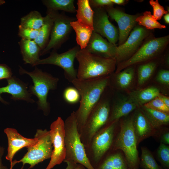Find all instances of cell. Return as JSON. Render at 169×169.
<instances>
[{
    "label": "cell",
    "instance_id": "obj_1",
    "mask_svg": "<svg viewBox=\"0 0 169 169\" xmlns=\"http://www.w3.org/2000/svg\"><path fill=\"white\" fill-rule=\"evenodd\" d=\"M109 75L81 79L76 78L71 83L80 95V105L75 111L77 128L80 133L90 113L98 103L110 82Z\"/></svg>",
    "mask_w": 169,
    "mask_h": 169
},
{
    "label": "cell",
    "instance_id": "obj_2",
    "mask_svg": "<svg viewBox=\"0 0 169 169\" xmlns=\"http://www.w3.org/2000/svg\"><path fill=\"white\" fill-rule=\"evenodd\" d=\"M76 59L79 63L77 78L81 79L109 75L115 69V59L102 57L91 54L85 49H80Z\"/></svg>",
    "mask_w": 169,
    "mask_h": 169
},
{
    "label": "cell",
    "instance_id": "obj_3",
    "mask_svg": "<svg viewBox=\"0 0 169 169\" xmlns=\"http://www.w3.org/2000/svg\"><path fill=\"white\" fill-rule=\"evenodd\" d=\"M64 123L66 156L63 162L79 164L87 169H95L87 156L84 146L81 140L75 111L67 117Z\"/></svg>",
    "mask_w": 169,
    "mask_h": 169
},
{
    "label": "cell",
    "instance_id": "obj_4",
    "mask_svg": "<svg viewBox=\"0 0 169 169\" xmlns=\"http://www.w3.org/2000/svg\"><path fill=\"white\" fill-rule=\"evenodd\" d=\"M117 132L112 151L120 150L125 156L129 169H138L140 158L132 117L122 120Z\"/></svg>",
    "mask_w": 169,
    "mask_h": 169
},
{
    "label": "cell",
    "instance_id": "obj_5",
    "mask_svg": "<svg viewBox=\"0 0 169 169\" xmlns=\"http://www.w3.org/2000/svg\"><path fill=\"white\" fill-rule=\"evenodd\" d=\"M118 121L108 122L95 133L89 144L84 147L87 156L94 169L112 151L117 131Z\"/></svg>",
    "mask_w": 169,
    "mask_h": 169
},
{
    "label": "cell",
    "instance_id": "obj_6",
    "mask_svg": "<svg viewBox=\"0 0 169 169\" xmlns=\"http://www.w3.org/2000/svg\"><path fill=\"white\" fill-rule=\"evenodd\" d=\"M19 73L27 74L32 79L33 85L29 87V92L38 98L39 108L48 115L50 111V105L47 100L48 93L50 90L56 89L59 79L36 67L33 71L28 72L20 66Z\"/></svg>",
    "mask_w": 169,
    "mask_h": 169
},
{
    "label": "cell",
    "instance_id": "obj_7",
    "mask_svg": "<svg viewBox=\"0 0 169 169\" xmlns=\"http://www.w3.org/2000/svg\"><path fill=\"white\" fill-rule=\"evenodd\" d=\"M110 111L109 101L100 98L89 114L80 133L84 147L89 144L95 133L108 122Z\"/></svg>",
    "mask_w": 169,
    "mask_h": 169
},
{
    "label": "cell",
    "instance_id": "obj_8",
    "mask_svg": "<svg viewBox=\"0 0 169 169\" xmlns=\"http://www.w3.org/2000/svg\"><path fill=\"white\" fill-rule=\"evenodd\" d=\"M34 137L38 138V142L27 147V152L21 159L12 162L14 165L21 162L23 166L26 164H29V168H31L38 163L51 158L53 147L49 131L46 129H38Z\"/></svg>",
    "mask_w": 169,
    "mask_h": 169
},
{
    "label": "cell",
    "instance_id": "obj_9",
    "mask_svg": "<svg viewBox=\"0 0 169 169\" xmlns=\"http://www.w3.org/2000/svg\"><path fill=\"white\" fill-rule=\"evenodd\" d=\"M168 35L153 38L144 43L127 60L118 64L115 74L132 65L151 59L162 51L168 44Z\"/></svg>",
    "mask_w": 169,
    "mask_h": 169
},
{
    "label": "cell",
    "instance_id": "obj_10",
    "mask_svg": "<svg viewBox=\"0 0 169 169\" xmlns=\"http://www.w3.org/2000/svg\"><path fill=\"white\" fill-rule=\"evenodd\" d=\"M53 11L54 22L49 39L46 47L41 52L40 55L46 54L52 49L55 50L59 49L71 33L72 28L70 23L76 20L75 18Z\"/></svg>",
    "mask_w": 169,
    "mask_h": 169
},
{
    "label": "cell",
    "instance_id": "obj_11",
    "mask_svg": "<svg viewBox=\"0 0 169 169\" xmlns=\"http://www.w3.org/2000/svg\"><path fill=\"white\" fill-rule=\"evenodd\" d=\"M53 149L50 160L45 169H51L64 161L66 156L64 121L60 117L53 122L49 131Z\"/></svg>",
    "mask_w": 169,
    "mask_h": 169
},
{
    "label": "cell",
    "instance_id": "obj_12",
    "mask_svg": "<svg viewBox=\"0 0 169 169\" xmlns=\"http://www.w3.org/2000/svg\"><path fill=\"white\" fill-rule=\"evenodd\" d=\"M80 49L79 46H75L61 54H59L53 50L49 57L40 59L35 66L44 64L58 66L64 70L65 78L71 82L73 80L77 78V72L74 68V61L76 54Z\"/></svg>",
    "mask_w": 169,
    "mask_h": 169
},
{
    "label": "cell",
    "instance_id": "obj_13",
    "mask_svg": "<svg viewBox=\"0 0 169 169\" xmlns=\"http://www.w3.org/2000/svg\"><path fill=\"white\" fill-rule=\"evenodd\" d=\"M149 34L148 30L141 26L135 27L126 41L117 47L116 63L125 61L137 50L144 40Z\"/></svg>",
    "mask_w": 169,
    "mask_h": 169
},
{
    "label": "cell",
    "instance_id": "obj_14",
    "mask_svg": "<svg viewBox=\"0 0 169 169\" xmlns=\"http://www.w3.org/2000/svg\"><path fill=\"white\" fill-rule=\"evenodd\" d=\"M93 10V32L105 37L109 42L115 45L119 40V31L109 20L106 10L103 8Z\"/></svg>",
    "mask_w": 169,
    "mask_h": 169
},
{
    "label": "cell",
    "instance_id": "obj_15",
    "mask_svg": "<svg viewBox=\"0 0 169 169\" xmlns=\"http://www.w3.org/2000/svg\"><path fill=\"white\" fill-rule=\"evenodd\" d=\"M105 9L109 16L117 23L119 28V45L126 40L136 22L137 15L127 14L112 7H105Z\"/></svg>",
    "mask_w": 169,
    "mask_h": 169
},
{
    "label": "cell",
    "instance_id": "obj_16",
    "mask_svg": "<svg viewBox=\"0 0 169 169\" xmlns=\"http://www.w3.org/2000/svg\"><path fill=\"white\" fill-rule=\"evenodd\" d=\"M8 140V153L6 156L7 160L12 163L15 154L19 150L25 147H28L36 144L37 138H28L23 137L13 128H7L4 130Z\"/></svg>",
    "mask_w": 169,
    "mask_h": 169
},
{
    "label": "cell",
    "instance_id": "obj_17",
    "mask_svg": "<svg viewBox=\"0 0 169 169\" xmlns=\"http://www.w3.org/2000/svg\"><path fill=\"white\" fill-rule=\"evenodd\" d=\"M117 47L116 45L109 42L100 34L93 32L85 49L93 54L105 58L115 59Z\"/></svg>",
    "mask_w": 169,
    "mask_h": 169
},
{
    "label": "cell",
    "instance_id": "obj_18",
    "mask_svg": "<svg viewBox=\"0 0 169 169\" xmlns=\"http://www.w3.org/2000/svg\"><path fill=\"white\" fill-rule=\"evenodd\" d=\"M8 85L0 87V101L4 103L7 102L1 97L2 93H8L12 95L11 99L14 100H23L28 102H33L34 101L30 98L31 94L27 90L26 84L15 77L7 79Z\"/></svg>",
    "mask_w": 169,
    "mask_h": 169
},
{
    "label": "cell",
    "instance_id": "obj_19",
    "mask_svg": "<svg viewBox=\"0 0 169 169\" xmlns=\"http://www.w3.org/2000/svg\"><path fill=\"white\" fill-rule=\"evenodd\" d=\"M132 119L138 145L145 139L156 135L158 130L153 126L141 110L135 113Z\"/></svg>",
    "mask_w": 169,
    "mask_h": 169
},
{
    "label": "cell",
    "instance_id": "obj_20",
    "mask_svg": "<svg viewBox=\"0 0 169 169\" xmlns=\"http://www.w3.org/2000/svg\"><path fill=\"white\" fill-rule=\"evenodd\" d=\"M18 44L24 63L35 66L40 60L41 50L40 47L34 40L21 39Z\"/></svg>",
    "mask_w": 169,
    "mask_h": 169
},
{
    "label": "cell",
    "instance_id": "obj_21",
    "mask_svg": "<svg viewBox=\"0 0 169 169\" xmlns=\"http://www.w3.org/2000/svg\"><path fill=\"white\" fill-rule=\"evenodd\" d=\"M95 169H129L123 153L120 150L111 151Z\"/></svg>",
    "mask_w": 169,
    "mask_h": 169
},
{
    "label": "cell",
    "instance_id": "obj_22",
    "mask_svg": "<svg viewBox=\"0 0 169 169\" xmlns=\"http://www.w3.org/2000/svg\"><path fill=\"white\" fill-rule=\"evenodd\" d=\"M138 106L136 102L130 97L118 102L114 105L110 111L108 122L118 120L128 115Z\"/></svg>",
    "mask_w": 169,
    "mask_h": 169
},
{
    "label": "cell",
    "instance_id": "obj_23",
    "mask_svg": "<svg viewBox=\"0 0 169 169\" xmlns=\"http://www.w3.org/2000/svg\"><path fill=\"white\" fill-rule=\"evenodd\" d=\"M53 22V11L47 10L46 15L44 17L43 24L39 30L38 36L34 40L40 47L41 51L49 41Z\"/></svg>",
    "mask_w": 169,
    "mask_h": 169
},
{
    "label": "cell",
    "instance_id": "obj_24",
    "mask_svg": "<svg viewBox=\"0 0 169 169\" xmlns=\"http://www.w3.org/2000/svg\"><path fill=\"white\" fill-rule=\"evenodd\" d=\"M141 106V110L153 126L160 130L169 123V115L161 111Z\"/></svg>",
    "mask_w": 169,
    "mask_h": 169
},
{
    "label": "cell",
    "instance_id": "obj_25",
    "mask_svg": "<svg viewBox=\"0 0 169 169\" xmlns=\"http://www.w3.org/2000/svg\"><path fill=\"white\" fill-rule=\"evenodd\" d=\"M70 25L75 31L76 42L80 49H85L93 33V28L84 25L77 20L71 22Z\"/></svg>",
    "mask_w": 169,
    "mask_h": 169
},
{
    "label": "cell",
    "instance_id": "obj_26",
    "mask_svg": "<svg viewBox=\"0 0 169 169\" xmlns=\"http://www.w3.org/2000/svg\"><path fill=\"white\" fill-rule=\"evenodd\" d=\"M77 4V20L84 25L93 28L94 11L90 4L89 0H78Z\"/></svg>",
    "mask_w": 169,
    "mask_h": 169
},
{
    "label": "cell",
    "instance_id": "obj_27",
    "mask_svg": "<svg viewBox=\"0 0 169 169\" xmlns=\"http://www.w3.org/2000/svg\"><path fill=\"white\" fill-rule=\"evenodd\" d=\"M160 94L157 88L151 86L133 92L130 94V97L136 102L138 106H141L158 97Z\"/></svg>",
    "mask_w": 169,
    "mask_h": 169
},
{
    "label": "cell",
    "instance_id": "obj_28",
    "mask_svg": "<svg viewBox=\"0 0 169 169\" xmlns=\"http://www.w3.org/2000/svg\"><path fill=\"white\" fill-rule=\"evenodd\" d=\"M44 17L38 11H31L20 19L19 26L22 27L33 29H39L42 26Z\"/></svg>",
    "mask_w": 169,
    "mask_h": 169
},
{
    "label": "cell",
    "instance_id": "obj_29",
    "mask_svg": "<svg viewBox=\"0 0 169 169\" xmlns=\"http://www.w3.org/2000/svg\"><path fill=\"white\" fill-rule=\"evenodd\" d=\"M42 2L48 10H61L70 13L76 11L74 0H44Z\"/></svg>",
    "mask_w": 169,
    "mask_h": 169
},
{
    "label": "cell",
    "instance_id": "obj_30",
    "mask_svg": "<svg viewBox=\"0 0 169 169\" xmlns=\"http://www.w3.org/2000/svg\"><path fill=\"white\" fill-rule=\"evenodd\" d=\"M139 166L142 169H163L158 165L151 151L145 147H141Z\"/></svg>",
    "mask_w": 169,
    "mask_h": 169
},
{
    "label": "cell",
    "instance_id": "obj_31",
    "mask_svg": "<svg viewBox=\"0 0 169 169\" xmlns=\"http://www.w3.org/2000/svg\"><path fill=\"white\" fill-rule=\"evenodd\" d=\"M136 21L139 25L143 26L147 30L166 28L165 25L161 24L156 20L150 11H146L144 13L143 15L138 16Z\"/></svg>",
    "mask_w": 169,
    "mask_h": 169
},
{
    "label": "cell",
    "instance_id": "obj_32",
    "mask_svg": "<svg viewBox=\"0 0 169 169\" xmlns=\"http://www.w3.org/2000/svg\"><path fill=\"white\" fill-rule=\"evenodd\" d=\"M115 74V80L118 85L122 89H126L130 86L133 80L134 69L130 66Z\"/></svg>",
    "mask_w": 169,
    "mask_h": 169
},
{
    "label": "cell",
    "instance_id": "obj_33",
    "mask_svg": "<svg viewBox=\"0 0 169 169\" xmlns=\"http://www.w3.org/2000/svg\"><path fill=\"white\" fill-rule=\"evenodd\" d=\"M155 62H150L140 65L138 70V83L140 86L144 84L151 77L156 67Z\"/></svg>",
    "mask_w": 169,
    "mask_h": 169
},
{
    "label": "cell",
    "instance_id": "obj_34",
    "mask_svg": "<svg viewBox=\"0 0 169 169\" xmlns=\"http://www.w3.org/2000/svg\"><path fill=\"white\" fill-rule=\"evenodd\" d=\"M157 157L164 169H169V146L160 143L156 151Z\"/></svg>",
    "mask_w": 169,
    "mask_h": 169
},
{
    "label": "cell",
    "instance_id": "obj_35",
    "mask_svg": "<svg viewBox=\"0 0 169 169\" xmlns=\"http://www.w3.org/2000/svg\"><path fill=\"white\" fill-rule=\"evenodd\" d=\"M63 96L65 101L70 104H76L79 101L80 99L79 91L74 87H69L65 89Z\"/></svg>",
    "mask_w": 169,
    "mask_h": 169
},
{
    "label": "cell",
    "instance_id": "obj_36",
    "mask_svg": "<svg viewBox=\"0 0 169 169\" xmlns=\"http://www.w3.org/2000/svg\"><path fill=\"white\" fill-rule=\"evenodd\" d=\"M145 107L169 114V107L158 97L143 105Z\"/></svg>",
    "mask_w": 169,
    "mask_h": 169
},
{
    "label": "cell",
    "instance_id": "obj_37",
    "mask_svg": "<svg viewBox=\"0 0 169 169\" xmlns=\"http://www.w3.org/2000/svg\"><path fill=\"white\" fill-rule=\"evenodd\" d=\"M18 34L21 39L34 40L38 35L39 30L33 29L18 26Z\"/></svg>",
    "mask_w": 169,
    "mask_h": 169
},
{
    "label": "cell",
    "instance_id": "obj_38",
    "mask_svg": "<svg viewBox=\"0 0 169 169\" xmlns=\"http://www.w3.org/2000/svg\"><path fill=\"white\" fill-rule=\"evenodd\" d=\"M149 3L153 8L152 15L156 20L161 19L163 15L168 13L167 11L165 10L164 7L160 5L158 0H151Z\"/></svg>",
    "mask_w": 169,
    "mask_h": 169
},
{
    "label": "cell",
    "instance_id": "obj_39",
    "mask_svg": "<svg viewBox=\"0 0 169 169\" xmlns=\"http://www.w3.org/2000/svg\"><path fill=\"white\" fill-rule=\"evenodd\" d=\"M90 4L94 8L103 7H112L114 4L111 0H90Z\"/></svg>",
    "mask_w": 169,
    "mask_h": 169
},
{
    "label": "cell",
    "instance_id": "obj_40",
    "mask_svg": "<svg viewBox=\"0 0 169 169\" xmlns=\"http://www.w3.org/2000/svg\"><path fill=\"white\" fill-rule=\"evenodd\" d=\"M157 80L160 83L168 85L169 84V71L167 70H160L156 76Z\"/></svg>",
    "mask_w": 169,
    "mask_h": 169
},
{
    "label": "cell",
    "instance_id": "obj_41",
    "mask_svg": "<svg viewBox=\"0 0 169 169\" xmlns=\"http://www.w3.org/2000/svg\"><path fill=\"white\" fill-rule=\"evenodd\" d=\"M12 74L11 69L8 65L0 64V80L9 79L12 77Z\"/></svg>",
    "mask_w": 169,
    "mask_h": 169
},
{
    "label": "cell",
    "instance_id": "obj_42",
    "mask_svg": "<svg viewBox=\"0 0 169 169\" xmlns=\"http://www.w3.org/2000/svg\"><path fill=\"white\" fill-rule=\"evenodd\" d=\"M161 132L160 134V143L169 145V129L160 130Z\"/></svg>",
    "mask_w": 169,
    "mask_h": 169
},
{
    "label": "cell",
    "instance_id": "obj_43",
    "mask_svg": "<svg viewBox=\"0 0 169 169\" xmlns=\"http://www.w3.org/2000/svg\"><path fill=\"white\" fill-rule=\"evenodd\" d=\"M4 152V148L0 146V169H8L6 166L4 165L3 163L2 157Z\"/></svg>",
    "mask_w": 169,
    "mask_h": 169
},
{
    "label": "cell",
    "instance_id": "obj_44",
    "mask_svg": "<svg viewBox=\"0 0 169 169\" xmlns=\"http://www.w3.org/2000/svg\"><path fill=\"white\" fill-rule=\"evenodd\" d=\"M158 97L168 107H169V98L168 97L160 94Z\"/></svg>",
    "mask_w": 169,
    "mask_h": 169
},
{
    "label": "cell",
    "instance_id": "obj_45",
    "mask_svg": "<svg viewBox=\"0 0 169 169\" xmlns=\"http://www.w3.org/2000/svg\"><path fill=\"white\" fill-rule=\"evenodd\" d=\"M67 166L65 169H74L76 166L77 164L70 162L66 163Z\"/></svg>",
    "mask_w": 169,
    "mask_h": 169
},
{
    "label": "cell",
    "instance_id": "obj_46",
    "mask_svg": "<svg viewBox=\"0 0 169 169\" xmlns=\"http://www.w3.org/2000/svg\"><path fill=\"white\" fill-rule=\"evenodd\" d=\"M111 1L113 4H122L125 2L124 0H111Z\"/></svg>",
    "mask_w": 169,
    "mask_h": 169
},
{
    "label": "cell",
    "instance_id": "obj_47",
    "mask_svg": "<svg viewBox=\"0 0 169 169\" xmlns=\"http://www.w3.org/2000/svg\"><path fill=\"white\" fill-rule=\"evenodd\" d=\"M164 18L166 23L167 24L169 23V14L167 13L164 16Z\"/></svg>",
    "mask_w": 169,
    "mask_h": 169
},
{
    "label": "cell",
    "instance_id": "obj_48",
    "mask_svg": "<svg viewBox=\"0 0 169 169\" xmlns=\"http://www.w3.org/2000/svg\"><path fill=\"white\" fill-rule=\"evenodd\" d=\"M74 169H86V168L83 165L78 164L77 166Z\"/></svg>",
    "mask_w": 169,
    "mask_h": 169
},
{
    "label": "cell",
    "instance_id": "obj_49",
    "mask_svg": "<svg viewBox=\"0 0 169 169\" xmlns=\"http://www.w3.org/2000/svg\"><path fill=\"white\" fill-rule=\"evenodd\" d=\"M5 3V1L3 0H0V5L4 4Z\"/></svg>",
    "mask_w": 169,
    "mask_h": 169
}]
</instances>
